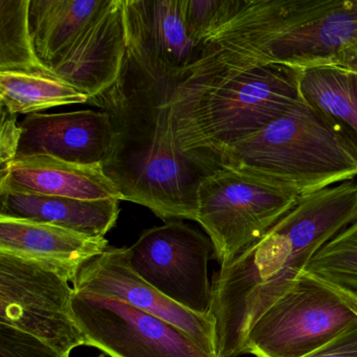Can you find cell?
Wrapping results in <instances>:
<instances>
[{
    "instance_id": "1",
    "label": "cell",
    "mask_w": 357,
    "mask_h": 357,
    "mask_svg": "<svg viewBox=\"0 0 357 357\" xmlns=\"http://www.w3.org/2000/svg\"><path fill=\"white\" fill-rule=\"evenodd\" d=\"M178 78L142 68L127 52L118 82L89 102L109 116L114 144L103 170L123 200L164 221H196L198 185L211 173L179 147L172 112Z\"/></svg>"
},
{
    "instance_id": "2",
    "label": "cell",
    "mask_w": 357,
    "mask_h": 357,
    "mask_svg": "<svg viewBox=\"0 0 357 357\" xmlns=\"http://www.w3.org/2000/svg\"><path fill=\"white\" fill-rule=\"evenodd\" d=\"M357 220V181L301 198L266 234L221 265L210 313L221 357L245 355L248 332L306 269L315 254Z\"/></svg>"
},
{
    "instance_id": "3",
    "label": "cell",
    "mask_w": 357,
    "mask_h": 357,
    "mask_svg": "<svg viewBox=\"0 0 357 357\" xmlns=\"http://www.w3.org/2000/svg\"><path fill=\"white\" fill-rule=\"evenodd\" d=\"M302 73L284 64L234 66L202 45L199 58L178 78L172 95L181 151L214 172L227 150L260 132L296 103Z\"/></svg>"
},
{
    "instance_id": "4",
    "label": "cell",
    "mask_w": 357,
    "mask_h": 357,
    "mask_svg": "<svg viewBox=\"0 0 357 357\" xmlns=\"http://www.w3.org/2000/svg\"><path fill=\"white\" fill-rule=\"evenodd\" d=\"M222 166L304 197L355 179L357 146L301 95L283 116L227 150Z\"/></svg>"
},
{
    "instance_id": "5",
    "label": "cell",
    "mask_w": 357,
    "mask_h": 357,
    "mask_svg": "<svg viewBox=\"0 0 357 357\" xmlns=\"http://www.w3.org/2000/svg\"><path fill=\"white\" fill-rule=\"evenodd\" d=\"M357 326V294L303 271L248 332L245 354L304 357Z\"/></svg>"
},
{
    "instance_id": "6",
    "label": "cell",
    "mask_w": 357,
    "mask_h": 357,
    "mask_svg": "<svg viewBox=\"0 0 357 357\" xmlns=\"http://www.w3.org/2000/svg\"><path fill=\"white\" fill-rule=\"evenodd\" d=\"M301 198L231 167H219L198 185L196 221L208 234L221 266L260 239Z\"/></svg>"
},
{
    "instance_id": "7",
    "label": "cell",
    "mask_w": 357,
    "mask_h": 357,
    "mask_svg": "<svg viewBox=\"0 0 357 357\" xmlns=\"http://www.w3.org/2000/svg\"><path fill=\"white\" fill-rule=\"evenodd\" d=\"M74 287L31 261L0 254V324L31 334L66 357L89 346L73 309Z\"/></svg>"
},
{
    "instance_id": "8",
    "label": "cell",
    "mask_w": 357,
    "mask_h": 357,
    "mask_svg": "<svg viewBox=\"0 0 357 357\" xmlns=\"http://www.w3.org/2000/svg\"><path fill=\"white\" fill-rule=\"evenodd\" d=\"M128 252L131 267L160 294L193 312L210 314L208 261L215 255L210 238L171 221L146 229Z\"/></svg>"
},
{
    "instance_id": "9",
    "label": "cell",
    "mask_w": 357,
    "mask_h": 357,
    "mask_svg": "<svg viewBox=\"0 0 357 357\" xmlns=\"http://www.w3.org/2000/svg\"><path fill=\"white\" fill-rule=\"evenodd\" d=\"M73 309L89 346L110 357H221L176 326L123 301L75 291Z\"/></svg>"
},
{
    "instance_id": "10",
    "label": "cell",
    "mask_w": 357,
    "mask_h": 357,
    "mask_svg": "<svg viewBox=\"0 0 357 357\" xmlns=\"http://www.w3.org/2000/svg\"><path fill=\"white\" fill-rule=\"evenodd\" d=\"M76 292L116 298L155 315L191 336L200 346L220 355L213 315L193 312L173 302L131 267L128 248H108L79 271L73 282Z\"/></svg>"
},
{
    "instance_id": "11",
    "label": "cell",
    "mask_w": 357,
    "mask_h": 357,
    "mask_svg": "<svg viewBox=\"0 0 357 357\" xmlns=\"http://www.w3.org/2000/svg\"><path fill=\"white\" fill-rule=\"evenodd\" d=\"M206 43L227 63L244 68L284 64L305 70L325 66L342 50L357 45V0H336L321 15L245 53L229 49L212 37Z\"/></svg>"
},
{
    "instance_id": "12",
    "label": "cell",
    "mask_w": 357,
    "mask_h": 357,
    "mask_svg": "<svg viewBox=\"0 0 357 357\" xmlns=\"http://www.w3.org/2000/svg\"><path fill=\"white\" fill-rule=\"evenodd\" d=\"M127 47L146 70L181 77L197 61L202 45L188 32L183 0H123Z\"/></svg>"
},
{
    "instance_id": "13",
    "label": "cell",
    "mask_w": 357,
    "mask_h": 357,
    "mask_svg": "<svg viewBox=\"0 0 357 357\" xmlns=\"http://www.w3.org/2000/svg\"><path fill=\"white\" fill-rule=\"evenodd\" d=\"M127 51L123 0H112L47 70L93 99L118 82Z\"/></svg>"
},
{
    "instance_id": "14",
    "label": "cell",
    "mask_w": 357,
    "mask_h": 357,
    "mask_svg": "<svg viewBox=\"0 0 357 357\" xmlns=\"http://www.w3.org/2000/svg\"><path fill=\"white\" fill-rule=\"evenodd\" d=\"M20 127L17 158L50 155L76 164L103 166L114 144V129L105 112L32 114Z\"/></svg>"
},
{
    "instance_id": "15",
    "label": "cell",
    "mask_w": 357,
    "mask_h": 357,
    "mask_svg": "<svg viewBox=\"0 0 357 357\" xmlns=\"http://www.w3.org/2000/svg\"><path fill=\"white\" fill-rule=\"evenodd\" d=\"M108 241L49 223L0 216V254L36 263L74 282L89 261L103 254Z\"/></svg>"
},
{
    "instance_id": "16",
    "label": "cell",
    "mask_w": 357,
    "mask_h": 357,
    "mask_svg": "<svg viewBox=\"0 0 357 357\" xmlns=\"http://www.w3.org/2000/svg\"><path fill=\"white\" fill-rule=\"evenodd\" d=\"M80 200H123L102 165H81L50 155L17 158L0 178V192Z\"/></svg>"
},
{
    "instance_id": "17",
    "label": "cell",
    "mask_w": 357,
    "mask_h": 357,
    "mask_svg": "<svg viewBox=\"0 0 357 357\" xmlns=\"http://www.w3.org/2000/svg\"><path fill=\"white\" fill-rule=\"evenodd\" d=\"M0 216L49 223L93 237H104L118 221L119 199L80 200L59 196L0 192Z\"/></svg>"
},
{
    "instance_id": "18",
    "label": "cell",
    "mask_w": 357,
    "mask_h": 357,
    "mask_svg": "<svg viewBox=\"0 0 357 357\" xmlns=\"http://www.w3.org/2000/svg\"><path fill=\"white\" fill-rule=\"evenodd\" d=\"M112 0H31V36L35 52L47 68Z\"/></svg>"
},
{
    "instance_id": "19",
    "label": "cell",
    "mask_w": 357,
    "mask_h": 357,
    "mask_svg": "<svg viewBox=\"0 0 357 357\" xmlns=\"http://www.w3.org/2000/svg\"><path fill=\"white\" fill-rule=\"evenodd\" d=\"M301 95L335 121L357 146V74L333 66L303 70Z\"/></svg>"
},
{
    "instance_id": "20",
    "label": "cell",
    "mask_w": 357,
    "mask_h": 357,
    "mask_svg": "<svg viewBox=\"0 0 357 357\" xmlns=\"http://www.w3.org/2000/svg\"><path fill=\"white\" fill-rule=\"evenodd\" d=\"M89 101L86 95L72 85L52 77L0 73V105L13 116Z\"/></svg>"
},
{
    "instance_id": "21",
    "label": "cell",
    "mask_w": 357,
    "mask_h": 357,
    "mask_svg": "<svg viewBox=\"0 0 357 357\" xmlns=\"http://www.w3.org/2000/svg\"><path fill=\"white\" fill-rule=\"evenodd\" d=\"M31 0H0V73L51 77L35 52L31 36Z\"/></svg>"
},
{
    "instance_id": "22",
    "label": "cell",
    "mask_w": 357,
    "mask_h": 357,
    "mask_svg": "<svg viewBox=\"0 0 357 357\" xmlns=\"http://www.w3.org/2000/svg\"><path fill=\"white\" fill-rule=\"evenodd\" d=\"M305 271L357 294V220L326 243Z\"/></svg>"
},
{
    "instance_id": "23",
    "label": "cell",
    "mask_w": 357,
    "mask_h": 357,
    "mask_svg": "<svg viewBox=\"0 0 357 357\" xmlns=\"http://www.w3.org/2000/svg\"><path fill=\"white\" fill-rule=\"evenodd\" d=\"M246 0H183L188 32L197 45L231 22Z\"/></svg>"
},
{
    "instance_id": "24",
    "label": "cell",
    "mask_w": 357,
    "mask_h": 357,
    "mask_svg": "<svg viewBox=\"0 0 357 357\" xmlns=\"http://www.w3.org/2000/svg\"><path fill=\"white\" fill-rule=\"evenodd\" d=\"M0 357H66L26 332L0 324Z\"/></svg>"
},
{
    "instance_id": "25",
    "label": "cell",
    "mask_w": 357,
    "mask_h": 357,
    "mask_svg": "<svg viewBox=\"0 0 357 357\" xmlns=\"http://www.w3.org/2000/svg\"><path fill=\"white\" fill-rule=\"evenodd\" d=\"M22 139V127L16 116L1 108V132H0V178L7 175L10 167L17 158Z\"/></svg>"
},
{
    "instance_id": "26",
    "label": "cell",
    "mask_w": 357,
    "mask_h": 357,
    "mask_svg": "<svg viewBox=\"0 0 357 357\" xmlns=\"http://www.w3.org/2000/svg\"><path fill=\"white\" fill-rule=\"evenodd\" d=\"M304 357H357V326Z\"/></svg>"
},
{
    "instance_id": "27",
    "label": "cell",
    "mask_w": 357,
    "mask_h": 357,
    "mask_svg": "<svg viewBox=\"0 0 357 357\" xmlns=\"http://www.w3.org/2000/svg\"><path fill=\"white\" fill-rule=\"evenodd\" d=\"M326 66H333L357 74V45L342 50Z\"/></svg>"
},
{
    "instance_id": "28",
    "label": "cell",
    "mask_w": 357,
    "mask_h": 357,
    "mask_svg": "<svg viewBox=\"0 0 357 357\" xmlns=\"http://www.w3.org/2000/svg\"><path fill=\"white\" fill-rule=\"evenodd\" d=\"M98 357H107V356H105V355H99V356Z\"/></svg>"
}]
</instances>
